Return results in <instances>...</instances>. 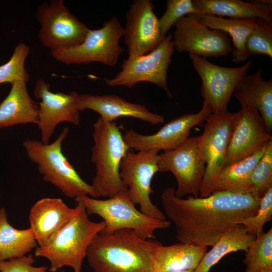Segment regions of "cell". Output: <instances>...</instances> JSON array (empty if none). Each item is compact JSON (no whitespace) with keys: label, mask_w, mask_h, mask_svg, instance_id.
<instances>
[{"label":"cell","mask_w":272,"mask_h":272,"mask_svg":"<svg viewBox=\"0 0 272 272\" xmlns=\"http://www.w3.org/2000/svg\"><path fill=\"white\" fill-rule=\"evenodd\" d=\"M175 190L168 187L162 193L164 213L173 223L179 243L199 246H212L226 232L243 226L239 222L257 213L261 199L229 191L183 198Z\"/></svg>","instance_id":"6da1fadb"},{"label":"cell","mask_w":272,"mask_h":272,"mask_svg":"<svg viewBox=\"0 0 272 272\" xmlns=\"http://www.w3.org/2000/svg\"><path fill=\"white\" fill-rule=\"evenodd\" d=\"M159 241L144 239L130 229L98 234L86 254L94 272H156L154 253Z\"/></svg>","instance_id":"7a4b0ae2"},{"label":"cell","mask_w":272,"mask_h":272,"mask_svg":"<svg viewBox=\"0 0 272 272\" xmlns=\"http://www.w3.org/2000/svg\"><path fill=\"white\" fill-rule=\"evenodd\" d=\"M91 161L96 173L91 185L99 197H111L127 190L120 177L121 162L129 150L115 122L99 117L94 123Z\"/></svg>","instance_id":"3957f363"},{"label":"cell","mask_w":272,"mask_h":272,"mask_svg":"<svg viewBox=\"0 0 272 272\" xmlns=\"http://www.w3.org/2000/svg\"><path fill=\"white\" fill-rule=\"evenodd\" d=\"M77 206L78 211L74 217L50 242L44 246H38L35 251V256L49 260L50 272H56L64 266L72 267L74 272H81L90 244L105 228L103 221L90 220L84 206L80 203H77Z\"/></svg>","instance_id":"277c9868"},{"label":"cell","mask_w":272,"mask_h":272,"mask_svg":"<svg viewBox=\"0 0 272 272\" xmlns=\"http://www.w3.org/2000/svg\"><path fill=\"white\" fill-rule=\"evenodd\" d=\"M69 128L64 127L56 139L45 144L41 141L26 140L23 146L31 161L38 165L43 179L57 187L66 197L76 198L99 197L91 184L85 182L69 162L62 151V144Z\"/></svg>","instance_id":"5b68a950"},{"label":"cell","mask_w":272,"mask_h":272,"mask_svg":"<svg viewBox=\"0 0 272 272\" xmlns=\"http://www.w3.org/2000/svg\"><path fill=\"white\" fill-rule=\"evenodd\" d=\"M77 203L81 204L88 215H96L105 222L101 231L110 234L117 230L130 229L144 239L155 238V232L169 228L171 222L152 218L135 207L127 190L105 199H98L89 196L76 198Z\"/></svg>","instance_id":"8992f818"},{"label":"cell","mask_w":272,"mask_h":272,"mask_svg":"<svg viewBox=\"0 0 272 272\" xmlns=\"http://www.w3.org/2000/svg\"><path fill=\"white\" fill-rule=\"evenodd\" d=\"M124 35V27L113 17L105 21L102 27L90 29L83 41L75 46L50 51L56 60L67 64L99 62L114 66L124 49L119 41Z\"/></svg>","instance_id":"52a82bcc"},{"label":"cell","mask_w":272,"mask_h":272,"mask_svg":"<svg viewBox=\"0 0 272 272\" xmlns=\"http://www.w3.org/2000/svg\"><path fill=\"white\" fill-rule=\"evenodd\" d=\"M174 50L172 34L169 33L155 49L143 55L128 57L114 77L104 80L109 87L132 88L140 82H149L162 88L168 96L172 97L167 74Z\"/></svg>","instance_id":"ba28073f"},{"label":"cell","mask_w":272,"mask_h":272,"mask_svg":"<svg viewBox=\"0 0 272 272\" xmlns=\"http://www.w3.org/2000/svg\"><path fill=\"white\" fill-rule=\"evenodd\" d=\"M158 157L155 151L129 150L121 162L119 174L130 198L139 205L140 211L152 218L164 220L165 215L150 198L153 192L152 181L158 172Z\"/></svg>","instance_id":"9c48e42d"},{"label":"cell","mask_w":272,"mask_h":272,"mask_svg":"<svg viewBox=\"0 0 272 272\" xmlns=\"http://www.w3.org/2000/svg\"><path fill=\"white\" fill-rule=\"evenodd\" d=\"M236 112L228 110L212 113L206 120L199 136V146L206 163L199 196L205 197L213 192L217 176L224 165L234 128Z\"/></svg>","instance_id":"30bf717a"},{"label":"cell","mask_w":272,"mask_h":272,"mask_svg":"<svg viewBox=\"0 0 272 272\" xmlns=\"http://www.w3.org/2000/svg\"><path fill=\"white\" fill-rule=\"evenodd\" d=\"M158 172H170L176 178V196H199L200 185L206 170L201 153L199 136L190 137L173 150L159 154Z\"/></svg>","instance_id":"8fae6325"},{"label":"cell","mask_w":272,"mask_h":272,"mask_svg":"<svg viewBox=\"0 0 272 272\" xmlns=\"http://www.w3.org/2000/svg\"><path fill=\"white\" fill-rule=\"evenodd\" d=\"M36 18L41 26L39 40L50 51L82 43L90 30L70 12L63 0L43 2L38 8Z\"/></svg>","instance_id":"7c38bea8"},{"label":"cell","mask_w":272,"mask_h":272,"mask_svg":"<svg viewBox=\"0 0 272 272\" xmlns=\"http://www.w3.org/2000/svg\"><path fill=\"white\" fill-rule=\"evenodd\" d=\"M189 56L201 80L200 93L203 102L211 107L213 113L228 110L231 96L247 75L252 61L239 67H225L212 63L206 57L194 54Z\"/></svg>","instance_id":"4fadbf2b"},{"label":"cell","mask_w":272,"mask_h":272,"mask_svg":"<svg viewBox=\"0 0 272 272\" xmlns=\"http://www.w3.org/2000/svg\"><path fill=\"white\" fill-rule=\"evenodd\" d=\"M174 26V49L179 52H188L203 57H218L227 56L233 50L228 34L208 27L198 15L184 16Z\"/></svg>","instance_id":"5bb4252c"},{"label":"cell","mask_w":272,"mask_h":272,"mask_svg":"<svg viewBox=\"0 0 272 272\" xmlns=\"http://www.w3.org/2000/svg\"><path fill=\"white\" fill-rule=\"evenodd\" d=\"M212 113L211 107L203 102L198 112L180 115L154 134H142L130 128L125 131L123 138L129 149L137 151H170L184 143L190 137L191 128L201 125Z\"/></svg>","instance_id":"9a60e30c"},{"label":"cell","mask_w":272,"mask_h":272,"mask_svg":"<svg viewBox=\"0 0 272 272\" xmlns=\"http://www.w3.org/2000/svg\"><path fill=\"white\" fill-rule=\"evenodd\" d=\"M33 93L38 103L37 125L41 131V141L49 143L57 125L62 122H68L76 125L80 123V111L77 105L79 94L76 91L69 93H53L50 84L39 79L36 82Z\"/></svg>","instance_id":"2e32d148"},{"label":"cell","mask_w":272,"mask_h":272,"mask_svg":"<svg viewBox=\"0 0 272 272\" xmlns=\"http://www.w3.org/2000/svg\"><path fill=\"white\" fill-rule=\"evenodd\" d=\"M150 0H134L126 13L123 37L128 57L147 54L165 38L161 33L159 19Z\"/></svg>","instance_id":"e0dca14e"},{"label":"cell","mask_w":272,"mask_h":272,"mask_svg":"<svg viewBox=\"0 0 272 272\" xmlns=\"http://www.w3.org/2000/svg\"><path fill=\"white\" fill-rule=\"evenodd\" d=\"M271 141L272 136L266 130L259 113L253 109H241L236 112L234 128L223 166L251 156Z\"/></svg>","instance_id":"ac0fdd59"},{"label":"cell","mask_w":272,"mask_h":272,"mask_svg":"<svg viewBox=\"0 0 272 272\" xmlns=\"http://www.w3.org/2000/svg\"><path fill=\"white\" fill-rule=\"evenodd\" d=\"M77 105L80 112L90 109L100 114L107 122L118 118L130 117L142 120L153 125L164 122V117L153 113L143 104L127 101L116 95L79 94Z\"/></svg>","instance_id":"d6986e66"},{"label":"cell","mask_w":272,"mask_h":272,"mask_svg":"<svg viewBox=\"0 0 272 272\" xmlns=\"http://www.w3.org/2000/svg\"><path fill=\"white\" fill-rule=\"evenodd\" d=\"M77 211V206L71 208L60 198L45 197L37 200L30 209L29 220L38 246L50 242Z\"/></svg>","instance_id":"ffe728a7"},{"label":"cell","mask_w":272,"mask_h":272,"mask_svg":"<svg viewBox=\"0 0 272 272\" xmlns=\"http://www.w3.org/2000/svg\"><path fill=\"white\" fill-rule=\"evenodd\" d=\"M262 69L246 75L240 82L233 95L241 109L257 110L261 115L267 132L272 131V79L264 80Z\"/></svg>","instance_id":"44dd1931"},{"label":"cell","mask_w":272,"mask_h":272,"mask_svg":"<svg viewBox=\"0 0 272 272\" xmlns=\"http://www.w3.org/2000/svg\"><path fill=\"white\" fill-rule=\"evenodd\" d=\"M198 16L214 15L230 18L256 19L272 21V1L260 0H193Z\"/></svg>","instance_id":"7402d4cb"},{"label":"cell","mask_w":272,"mask_h":272,"mask_svg":"<svg viewBox=\"0 0 272 272\" xmlns=\"http://www.w3.org/2000/svg\"><path fill=\"white\" fill-rule=\"evenodd\" d=\"M26 83H12L9 94L0 103V128L19 124H37L38 104L29 95Z\"/></svg>","instance_id":"603a6c76"},{"label":"cell","mask_w":272,"mask_h":272,"mask_svg":"<svg viewBox=\"0 0 272 272\" xmlns=\"http://www.w3.org/2000/svg\"><path fill=\"white\" fill-rule=\"evenodd\" d=\"M207 249L208 247L181 243L164 246L159 242L154 253L156 272L194 269Z\"/></svg>","instance_id":"cb8c5ba5"},{"label":"cell","mask_w":272,"mask_h":272,"mask_svg":"<svg viewBox=\"0 0 272 272\" xmlns=\"http://www.w3.org/2000/svg\"><path fill=\"white\" fill-rule=\"evenodd\" d=\"M267 145L250 156L223 166L217 176L213 192L229 191L249 193L251 173Z\"/></svg>","instance_id":"d4e9b609"},{"label":"cell","mask_w":272,"mask_h":272,"mask_svg":"<svg viewBox=\"0 0 272 272\" xmlns=\"http://www.w3.org/2000/svg\"><path fill=\"white\" fill-rule=\"evenodd\" d=\"M200 17L208 27L223 31L231 36L234 47L232 51V60L235 63H239L248 59L245 43L256 25V19H226L208 15Z\"/></svg>","instance_id":"484cf974"},{"label":"cell","mask_w":272,"mask_h":272,"mask_svg":"<svg viewBox=\"0 0 272 272\" xmlns=\"http://www.w3.org/2000/svg\"><path fill=\"white\" fill-rule=\"evenodd\" d=\"M37 246L30 228L13 227L8 221L6 209L0 208V260L27 255Z\"/></svg>","instance_id":"4316f807"},{"label":"cell","mask_w":272,"mask_h":272,"mask_svg":"<svg viewBox=\"0 0 272 272\" xmlns=\"http://www.w3.org/2000/svg\"><path fill=\"white\" fill-rule=\"evenodd\" d=\"M255 238V235L248 233L243 226L226 232L212 249L206 252L194 272H209L227 254L239 250L246 251Z\"/></svg>","instance_id":"83f0119b"},{"label":"cell","mask_w":272,"mask_h":272,"mask_svg":"<svg viewBox=\"0 0 272 272\" xmlns=\"http://www.w3.org/2000/svg\"><path fill=\"white\" fill-rule=\"evenodd\" d=\"M244 272H267L272 270V228L255 239L245 251Z\"/></svg>","instance_id":"f1b7e54d"},{"label":"cell","mask_w":272,"mask_h":272,"mask_svg":"<svg viewBox=\"0 0 272 272\" xmlns=\"http://www.w3.org/2000/svg\"><path fill=\"white\" fill-rule=\"evenodd\" d=\"M272 188V141L254 168L249 180V193L260 199Z\"/></svg>","instance_id":"f546056e"},{"label":"cell","mask_w":272,"mask_h":272,"mask_svg":"<svg viewBox=\"0 0 272 272\" xmlns=\"http://www.w3.org/2000/svg\"><path fill=\"white\" fill-rule=\"evenodd\" d=\"M256 25L247 38L245 47L249 56L266 55L272 58V21L256 18Z\"/></svg>","instance_id":"4dcf8cb0"},{"label":"cell","mask_w":272,"mask_h":272,"mask_svg":"<svg viewBox=\"0 0 272 272\" xmlns=\"http://www.w3.org/2000/svg\"><path fill=\"white\" fill-rule=\"evenodd\" d=\"M30 51L29 47L24 42L19 43L15 47L10 60L0 65V84L17 81L27 82L29 80L25 62Z\"/></svg>","instance_id":"1f68e13d"},{"label":"cell","mask_w":272,"mask_h":272,"mask_svg":"<svg viewBox=\"0 0 272 272\" xmlns=\"http://www.w3.org/2000/svg\"><path fill=\"white\" fill-rule=\"evenodd\" d=\"M189 14L198 16L193 0L167 1L166 10L159 19V27L162 36L165 37L166 34L177 21Z\"/></svg>","instance_id":"d6a6232c"},{"label":"cell","mask_w":272,"mask_h":272,"mask_svg":"<svg viewBox=\"0 0 272 272\" xmlns=\"http://www.w3.org/2000/svg\"><path fill=\"white\" fill-rule=\"evenodd\" d=\"M272 219V188H270L261 198L257 213L253 216L246 217L239 222L246 231L256 237L264 232V224Z\"/></svg>","instance_id":"836d02e7"},{"label":"cell","mask_w":272,"mask_h":272,"mask_svg":"<svg viewBox=\"0 0 272 272\" xmlns=\"http://www.w3.org/2000/svg\"><path fill=\"white\" fill-rule=\"evenodd\" d=\"M31 254L7 260H0V272H46L48 267L35 266Z\"/></svg>","instance_id":"e575fe53"},{"label":"cell","mask_w":272,"mask_h":272,"mask_svg":"<svg viewBox=\"0 0 272 272\" xmlns=\"http://www.w3.org/2000/svg\"><path fill=\"white\" fill-rule=\"evenodd\" d=\"M174 272H194V269H188L176 271Z\"/></svg>","instance_id":"d590c367"},{"label":"cell","mask_w":272,"mask_h":272,"mask_svg":"<svg viewBox=\"0 0 272 272\" xmlns=\"http://www.w3.org/2000/svg\"><path fill=\"white\" fill-rule=\"evenodd\" d=\"M59 272H66L65 271L63 270H60Z\"/></svg>","instance_id":"8d00e7d4"},{"label":"cell","mask_w":272,"mask_h":272,"mask_svg":"<svg viewBox=\"0 0 272 272\" xmlns=\"http://www.w3.org/2000/svg\"><path fill=\"white\" fill-rule=\"evenodd\" d=\"M267 272H272V270H269V271H268Z\"/></svg>","instance_id":"74e56055"}]
</instances>
